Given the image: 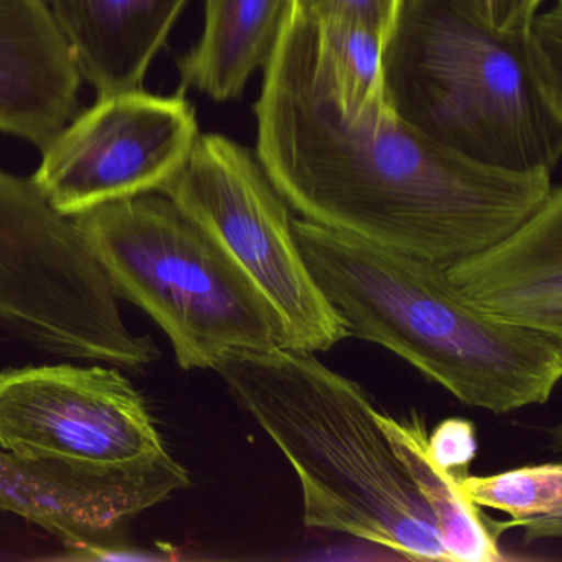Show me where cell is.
<instances>
[{
    "label": "cell",
    "instance_id": "11",
    "mask_svg": "<svg viewBox=\"0 0 562 562\" xmlns=\"http://www.w3.org/2000/svg\"><path fill=\"white\" fill-rule=\"evenodd\" d=\"M81 85L44 0H0V134L44 149L80 113Z\"/></svg>",
    "mask_w": 562,
    "mask_h": 562
},
{
    "label": "cell",
    "instance_id": "5",
    "mask_svg": "<svg viewBox=\"0 0 562 562\" xmlns=\"http://www.w3.org/2000/svg\"><path fill=\"white\" fill-rule=\"evenodd\" d=\"M121 299L166 331L182 370L289 348L284 322L232 256L169 196L144 193L75 216Z\"/></svg>",
    "mask_w": 562,
    "mask_h": 562
},
{
    "label": "cell",
    "instance_id": "6",
    "mask_svg": "<svg viewBox=\"0 0 562 562\" xmlns=\"http://www.w3.org/2000/svg\"><path fill=\"white\" fill-rule=\"evenodd\" d=\"M248 274L284 322L289 348L328 351L348 338L344 318L315 284L294 235L291 209L255 150L200 133L189 159L164 187Z\"/></svg>",
    "mask_w": 562,
    "mask_h": 562
},
{
    "label": "cell",
    "instance_id": "19",
    "mask_svg": "<svg viewBox=\"0 0 562 562\" xmlns=\"http://www.w3.org/2000/svg\"><path fill=\"white\" fill-rule=\"evenodd\" d=\"M493 27L521 29L531 24L544 0H469Z\"/></svg>",
    "mask_w": 562,
    "mask_h": 562
},
{
    "label": "cell",
    "instance_id": "10",
    "mask_svg": "<svg viewBox=\"0 0 562 562\" xmlns=\"http://www.w3.org/2000/svg\"><path fill=\"white\" fill-rule=\"evenodd\" d=\"M470 304L506 324L562 340V189L508 235L446 265Z\"/></svg>",
    "mask_w": 562,
    "mask_h": 562
},
{
    "label": "cell",
    "instance_id": "9",
    "mask_svg": "<svg viewBox=\"0 0 562 562\" xmlns=\"http://www.w3.org/2000/svg\"><path fill=\"white\" fill-rule=\"evenodd\" d=\"M189 486V472L172 456L140 469L108 470L0 450V512L47 529L71 549L103 542L127 519Z\"/></svg>",
    "mask_w": 562,
    "mask_h": 562
},
{
    "label": "cell",
    "instance_id": "18",
    "mask_svg": "<svg viewBox=\"0 0 562 562\" xmlns=\"http://www.w3.org/2000/svg\"><path fill=\"white\" fill-rule=\"evenodd\" d=\"M476 449L475 424L460 417L442 420L427 437V452L432 462L457 480L470 475Z\"/></svg>",
    "mask_w": 562,
    "mask_h": 562
},
{
    "label": "cell",
    "instance_id": "16",
    "mask_svg": "<svg viewBox=\"0 0 562 562\" xmlns=\"http://www.w3.org/2000/svg\"><path fill=\"white\" fill-rule=\"evenodd\" d=\"M459 488L480 508L498 509L509 526L525 528L528 539L559 538L562 532V467H521L490 476H462Z\"/></svg>",
    "mask_w": 562,
    "mask_h": 562
},
{
    "label": "cell",
    "instance_id": "15",
    "mask_svg": "<svg viewBox=\"0 0 562 562\" xmlns=\"http://www.w3.org/2000/svg\"><path fill=\"white\" fill-rule=\"evenodd\" d=\"M311 27L312 74L337 113L348 123L386 113L384 35L353 18L322 19Z\"/></svg>",
    "mask_w": 562,
    "mask_h": 562
},
{
    "label": "cell",
    "instance_id": "7",
    "mask_svg": "<svg viewBox=\"0 0 562 562\" xmlns=\"http://www.w3.org/2000/svg\"><path fill=\"white\" fill-rule=\"evenodd\" d=\"M0 450L108 470L170 457L146 401L111 364L0 371Z\"/></svg>",
    "mask_w": 562,
    "mask_h": 562
},
{
    "label": "cell",
    "instance_id": "13",
    "mask_svg": "<svg viewBox=\"0 0 562 562\" xmlns=\"http://www.w3.org/2000/svg\"><path fill=\"white\" fill-rule=\"evenodd\" d=\"M289 0H205L199 42L177 60L182 90L238 100L274 50Z\"/></svg>",
    "mask_w": 562,
    "mask_h": 562
},
{
    "label": "cell",
    "instance_id": "3",
    "mask_svg": "<svg viewBox=\"0 0 562 562\" xmlns=\"http://www.w3.org/2000/svg\"><path fill=\"white\" fill-rule=\"evenodd\" d=\"M305 265L348 337L387 348L456 400L495 414L548 403L562 340L498 321L453 288L446 265L295 220Z\"/></svg>",
    "mask_w": 562,
    "mask_h": 562
},
{
    "label": "cell",
    "instance_id": "1",
    "mask_svg": "<svg viewBox=\"0 0 562 562\" xmlns=\"http://www.w3.org/2000/svg\"><path fill=\"white\" fill-rule=\"evenodd\" d=\"M311 22L285 9L255 104L256 156L305 222L450 265L521 225L551 173L479 166L387 110L348 123L312 74Z\"/></svg>",
    "mask_w": 562,
    "mask_h": 562
},
{
    "label": "cell",
    "instance_id": "12",
    "mask_svg": "<svg viewBox=\"0 0 562 562\" xmlns=\"http://www.w3.org/2000/svg\"><path fill=\"white\" fill-rule=\"evenodd\" d=\"M98 97L139 90L189 0H44Z\"/></svg>",
    "mask_w": 562,
    "mask_h": 562
},
{
    "label": "cell",
    "instance_id": "17",
    "mask_svg": "<svg viewBox=\"0 0 562 562\" xmlns=\"http://www.w3.org/2000/svg\"><path fill=\"white\" fill-rule=\"evenodd\" d=\"M404 0H289L292 11L308 22L328 18H353L373 25L390 37Z\"/></svg>",
    "mask_w": 562,
    "mask_h": 562
},
{
    "label": "cell",
    "instance_id": "4",
    "mask_svg": "<svg viewBox=\"0 0 562 562\" xmlns=\"http://www.w3.org/2000/svg\"><path fill=\"white\" fill-rule=\"evenodd\" d=\"M236 403L291 462L307 528L341 532L413 561H449L429 506L357 381L314 351L276 348L215 368Z\"/></svg>",
    "mask_w": 562,
    "mask_h": 562
},
{
    "label": "cell",
    "instance_id": "14",
    "mask_svg": "<svg viewBox=\"0 0 562 562\" xmlns=\"http://www.w3.org/2000/svg\"><path fill=\"white\" fill-rule=\"evenodd\" d=\"M378 423L429 506L449 561H503L495 532L486 525L480 506L460 492L459 480L452 473L430 459L424 417L416 411L401 417L378 411Z\"/></svg>",
    "mask_w": 562,
    "mask_h": 562
},
{
    "label": "cell",
    "instance_id": "8",
    "mask_svg": "<svg viewBox=\"0 0 562 562\" xmlns=\"http://www.w3.org/2000/svg\"><path fill=\"white\" fill-rule=\"evenodd\" d=\"M200 130L186 90L98 97L42 149L32 183L48 205L75 218L106 203L162 192L189 159Z\"/></svg>",
    "mask_w": 562,
    "mask_h": 562
},
{
    "label": "cell",
    "instance_id": "2",
    "mask_svg": "<svg viewBox=\"0 0 562 562\" xmlns=\"http://www.w3.org/2000/svg\"><path fill=\"white\" fill-rule=\"evenodd\" d=\"M383 70L393 113L442 149L506 172L558 166L559 0L521 29L493 27L469 0H404Z\"/></svg>",
    "mask_w": 562,
    "mask_h": 562
}]
</instances>
